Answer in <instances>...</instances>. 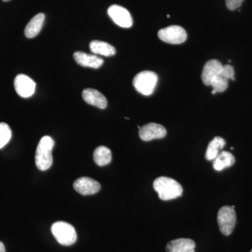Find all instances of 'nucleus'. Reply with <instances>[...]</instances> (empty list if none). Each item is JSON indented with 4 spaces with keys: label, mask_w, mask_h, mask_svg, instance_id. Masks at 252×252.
Returning <instances> with one entry per match:
<instances>
[{
    "label": "nucleus",
    "mask_w": 252,
    "mask_h": 252,
    "mask_svg": "<svg viewBox=\"0 0 252 252\" xmlns=\"http://www.w3.org/2000/svg\"><path fill=\"white\" fill-rule=\"evenodd\" d=\"M154 189L158 194L159 198L164 201L179 198L183 192V189L179 182L166 177L156 179Z\"/></svg>",
    "instance_id": "nucleus-1"
},
{
    "label": "nucleus",
    "mask_w": 252,
    "mask_h": 252,
    "mask_svg": "<svg viewBox=\"0 0 252 252\" xmlns=\"http://www.w3.org/2000/svg\"><path fill=\"white\" fill-rule=\"evenodd\" d=\"M55 142L50 136H44L39 141L36 147L35 163L41 171L49 169L53 163L52 151Z\"/></svg>",
    "instance_id": "nucleus-2"
},
{
    "label": "nucleus",
    "mask_w": 252,
    "mask_h": 252,
    "mask_svg": "<svg viewBox=\"0 0 252 252\" xmlns=\"http://www.w3.org/2000/svg\"><path fill=\"white\" fill-rule=\"evenodd\" d=\"M51 233L61 245L70 246L77 239L75 228L67 222L58 221L51 226Z\"/></svg>",
    "instance_id": "nucleus-3"
},
{
    "label": "nucleus",
    "mask_w": 252,
    "mask_h": 252,
    "mask_svg": "<svg viewBox=\"0 0 252 252\" xmlns=\"http://www.w3.org/2000/svg\"><path fill=\"white\" fill-rule=\"evenodd\" d=\"M158 77L152 71H143L138 73L133 79V86L137 92L149 96L153 94L157 86Z\"/></svg>",
    "instance_id": "nucleus-4"
},
{
    "label": "nucleus",
    "mask_w": 252,
    "mask_h": 252,
    "mask_svg": "<svg viewBox=\"0 0 252 252\" xmlns=\"http://www.w3.org/2000/svg\"><path fill=\"white\" fill-rule=\"evenodd\" d=\"M217 221L222 234L226 236L231 234L236 223V213L234 208L230 206L222 207L219 210Z\"/></svg>",
    "instance_id": "nucleus-5"
},
{
    "label": "nucleus",
    "mask_w": 252,
    "mask_h": 252,
    "mask_svg": "<svg viewBox=\"0 0 252 252\" xmlns=\"http://www.w3.org/2000/svg\"><path fill=\"white\" fill-rule=\"evenodd\" d=\"M159 39L171 44H180L187 39V31L179 26H171L160 30L158 33Z\"/></svg>",
    "instance_id": "nucleus-6"
},
{
    "label": "nucleus",
    "mask_w": 252,
    "mask_h": 252,
    "mask_svg": "<svg viewBox=\"0 0 252 252\" xmlns=\"http://www.w3.org/2000/svg\"><path fill=\"white\" fill-rule=\"evenodd\" d=\"M235 80V71L230 64L223 65L221 71L218 76L212 81L211 86L213 90L212 94L222 93L226 90L228 86V80Z\"/></svg>",
    "instance_id": "nucleus-7"
},
{
    "label": "nucleus",
    "mask_w": 252,
    "mask_h": 252,
    "mask_svg": "<svg viewBox=\"0 0 252 252\" xmlns=\"http://www.w3.org/2000/svg\"><path fill=\"white\" fill-rule=\"evenodd\" d=\"M107 12L109 17L112 18L117 26L124 28H129L132 26L133 21L130 12L123 6L117 4L112 5Z\"/></svg>",
    "instance_id": "nucleus-8"
},
{
    "label": "nucleus",
    "mask_w": 252,
    "mask_h": 252,
    "mask_svg": "<svg viewBox=\"0 0 252 252\" xmlns=\"http://www.w3.org/2000/svg\"><path fill=\"white\" fill-rule=\"evenodd\" d=\"M166 134L165 127L156 123H149L139 129V136L144 142L163 138Z\"/></svg>",
    "instance_id": "nucleus-9"
},
{
    "label": "nucleus",
    "mask_w": 252,
    "mask_h": 252,
    "mask_svg": "<svg viewBox=\"0 0 252 252\" xmlns=\"http://www.w3.org/2000/svg\"><path fill=\"white\" fill-rule=\"evenodd\" d=\"M14 87L18 95L28 98L34 94L36 84L28 76L18 74L14 79Z\"/></svg>",
    "instance_id": "nucleus-10"
},
{
    "label": "nucleus",
    "mask_w": 252,
    "mask_h": 252,
    "mask_svg": "<svg viewBox=\"0 0 252 252\" xmlns=\"http://www.w3.org/2000/svg\"><path fill=\"white\" fill-rule=\"evenodd\" d=\"M74 189L83 195H90L97 193L101 186L97 181L89 177H81L74 182Z\"/></svg>",
    "instance_id": "nucleus-11"
},
{
    "label": "nucleus",
    "mask_w": 252,
    "mask_h": 252,
    "mask_svg": "<svg viewBox=\"0 0 252 252\" xmlns=\"http://www.w3.org/2000/svg\"><path fill=\"white\" fill-rule=\"evenodd\" d=\"M221 63L217 60H210L205 63L202 73V80L206 86H211L212 81L220 74L221 71Z\"/></svg>",
    "instance_id": "nucleus-12"
},
{
    "label": "nucleus",
    "mask_w": 252,
    "mask_h": 252,
    "mask_svg": "<svg viewBox=\"0 0 252 252\" xmlns=\"http://www.w3.org/2000/svg\"><path fill=\"white\" fill-rule=\"evenodd\" d=\"M82 97L86 103L94 106L97 108L104 109L107 107V98L95 89H86L83 91Z\"/></svg>",
    "instance_id": "nucleus-13"
},
{
    "label": "nucleus",
    "mask_w": 252,
    "mask_h": 252,
    "mask_svg": "<svg viewBox=\"0 0 252 252\" xmlns=\"http://www.w3.org/2000/svg\"><path fill=\"white\" fill-rule=\"evenodd\" d=\"M74 59L79 65L94 69L100 67L104 63L103 59L95 55L88 54L81 51L74 53Z\"/></svg>",
    "instance_id": "nucleus-14"
},
{
    "label": "nucleus",
    "mask_w": 252,
    "mask_h": 252,
    "mask_svg": "<svg viewBox=\"0 0 252 252\" xmlns=\"http://www.w3.org/2000/svg\"><path fill=\"white\" fill-rule=\"evenodd\" d=\"M195 243L193 240L180 238L167 243V252H195Z\"/></svg>",
    "instance_id": "nucleus-15"
},
{
    "label": "nucleus",
    "mask_w": 252,
    "mask_h": 252,
    "mask_svg": "<svg viewBox=\"0 0 252 252\" xmlns=\"http://www.w3.org/2000/svg\"><path fill=\"white\" fill-rule=\"evenodd\" d=\"M45 20V15L40 13L32 18L25 28L24 33L26 37L34 38L40 32Z\"/></svg>",
    "instance_id": "nucleus-16"
},
{
    "label": "nucleus",
    "mask_w": 252,
    "mask_h": 252,
    "mask_svg": "<svg viewBox=\"0 0 252 252\" xmlns=\"http://www.w3.org/2000/svg\"><path fill=\"white\" fill-rule=\"evenodd\" d=\"M234 156L226 151H222L213 160V167L217 171H221L234 165Z\"/></svg>",
    "instance_id": "nucleus-17"
},
{
    "label": "nucleus",
    "mask_w": 252,
    "mask_h": 252,
    "mask_svg": "<svg viewBox=\"0 0 252 252\" xmlns=\"http://www.w3.org/2000/svg\"><path fill=\"white\" fill-rule=\"evenodd\" d=\"M91 52L94 55L104 56H112L116 54V49L114 46L104 41L94 40L89 44Z\"/></svg>",
    "instance_id": "nucleus-18"
},
{
    "label": "nucleus",
    "mask_w": 252,
    "mask_h": 252,
    "mask_svg": "<svg viewBox=\"0 0 252 252\" xmlns=\"http://www.w3.org/2000/svg\"><path fill=\"white\" fill-rule=\"evenodd\" d=\"M225 141L220 137H215L208 144L205 158L207 160H213L220 153L221 149L225 147Z\"/></svg>",
    "instance_id": "nucleus-19"
},
{
    "label": "nucleus",
    "mask_w": 252,
    "mask_h": 252,
    "mask_svg": "<svg viewBox=\"0 0 252 252\" xmlns=\"http://www.w3.org/2000/svg\"><path fill=\"white\" fill-rule=\"evenodd\" d=\"M112 158L110 149L104 146H99L94 151V160L99 166L108 165L112 161Z\"/></svg>",
    "instance_id": "nucleus-20"
},
{
    "label": "nucleus",
    "mask_w": 252,
    "mask_h": 252,
    "mask_svg": "<svg viewBox=\"0 0 252 252\" xmlns=\"http://www.w3.org/2000/svg\"><path fill=\"white\" fill-rule=\"evenodd\" d=\"M11 130L9 125L0 123V149L3 148L11 140Z\"/></svg>",
    "instance_id": "nucleus-21"
},
{
    "label": "nucleus",
    "mask_w": 252,
    "mask_h": 252,
    "mask_svg": "<svg viewBox=\"0 0 252 252\" xmlns=\"http://www.w3.org/2000/svg\"><path fill=\"white\" fill-rule=\"evenodd\" d=\"M243 1L244 0H225V4L228 9L230 11H234L241 6Z\"/></svg>",
    "instance_id": "nucleus-22"
},
{
    "label": "nucleus",
    "mask_w": 252,
    "mask_h": 252,
    "mask_svg": "<svg viewBox=\"0 0 252 252\" xmlns=\"http://www.w3.org/2000/svg\"><path fill=\"white\" fill-rule=\"evenodd\" d=\"M0 252H6L4 244L1 243V242H0Z\"/></svg>",
    "instance_id": "nucleus-23"
},
{
    "label": "nucleus",
    "mask_w": 252,
    "mask_h": 252,
    "mask_svg": "<svg viewBox=\"0 0 252 252\" xmlns=\"http://www.w3.org/2000/svg\"><path fill=\"white\" fill-rule=\"evenodd\" d=\"M3 1H11V0H2Z\"/></svg>",
    "instance_id": "nucleus-24"
},
{
    "label": "nucleus",
    "mask_w": 252,
    "mask_h": 252,
    "mask_svg": "<svg viewBox=\"0 0 252 252\" xmlns=\"http://www.w3.org/2000/svg\"><path fill=\"white\" fill-rule=\"evenodd\" d=\"M252 252V251H251V252Z\"/></svg>",
    "instance_id": "nucleus-25"
}]
</instances>
